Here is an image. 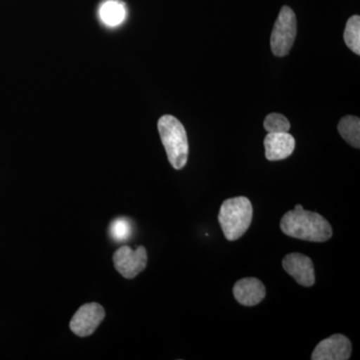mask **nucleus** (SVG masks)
Instances as JSON below:
<instances>
[{
    "mask_svg": "<svg viewBox=\"0 0 360 360\" xmlns=\"http://www.w3.org/2000/svg\"><path fill=\"white\" fill-rule=\"evenodd\" d=\"M132 231H134L132 222L129 219H124V217L116 219L110 224V232L111 238L117 241V243L129 240L131 238Z\"/></svg>",
    "mask_w": 360,
    "mask_h": 360,
    "instance_id": "4468645a",
    "label": "nucleus"
},
{
    "mask_svg": "<svg viewBox=\"0 0 360 360\" xmlns=\"http://www.w3.org/2000/svg\"><path fill=\"white\" fill-rule=\"evenodd\" d=\"M105 317V311L96 302L82 305L73 315L70 321V329L75 335L86 338L91 335Z\"/></svg>",
    "mask_w": 360,
    "mask_h": 360,
    "instance_id": "423d86ee",
    "label": "nucleus"
},
{
    "mask_svg": "<svg viewBox=\"0 0 360 360\" xmlns=\"http://www.w3.org/2000/svg\"><path fill=\"white\" fill-rule=\"evenodd\" d=\"M113 264L124 278H134L148 265V252L146 248L139 246L137 250H134L129 246H122L113 255Z\"/></svg>",
    "mask_w": 360,
    "mask_h": 360,
    "instance_id": "39448f33",
    "label": "nucleus"
},
{
    "mask_svg": "<svg viewBox=\"0 0 360 360\" xmlns=\"http://www.w3.org/2000/svg\"><path fill=\"white\" fill-rule=\"evenodd\" d=\"M281 229L285 236L310 243H324L333 233L328 220L319 213L303 210L302 205L283 215Z\"/></svg>",
    "mask_w": 360,
    "mask_h": 360,
    "instance_id": "f257e3e1",
    "label": "nucleus"
},
{
    "mask_svg": "<svg viewBox=\"0 0 360 360\" xmlns=\"http://www.w3.org/2000/svg\"><path fill=\"white\" fill-rule=\"evenodd\" d=\"M284 270L295 279L296 283L304 288H310L315 283L314 262L307 255L293 252L283 260Z\"/></svg>",
    "mask_w": 360,
    "mask_h": 360,
    "instance_id": "6e6552de",
    "label": "nucleus"
},
{
    "mask_svg": "<svg viewBox=\"0 0 360 360\" xmlns=\"http://www.w3.org/2000/svg\"><path fill=\"white\" fill-rule=\"evenodd\" d=\"M158 127L170 165L175 169H182L186 167L189 153L186 129L172 115H163L160 117Z\"/></svg>",
    "mask_w": 360,
    "mask_h": 360,
    "instance_id": "7ed1b4c3",
    "label": "nucleus"
},
{
    "mask_svg": "<svg viewBox=\"0 0 360 360\" xmlns=\"http://www.w3.org/2000/svg\"><path fill=\"white\" fill-rule=\"evenodd\" d=\"M233 295L240 304L255 307L264 300L266 290L264 283L255 277L243 278L234 284Z\"/></svg>",
    "mask_w": 360,
    "mask_h": 360,
    "instance_id": "9d476101",
    "label": "nucleus"
},
{
    "mask_svg": "<svg viewBox=\"0 0 360 360\" xmlns=\"http://www.w3.org/2000/svg\"><path fill=\"white\" fill-rule=\"evenodd\" d=\"M264 148L267 160H285L295 151V139L288 132L269 134L265 136Z\"/></svg>",
    "mask_w": 360,
    "mask_h": 360,
    "instance_id": "1a4fd4ad",
    "label": "nucleus"
},
{
    "mask_svg": "<svg viewBox=\"0 0 360 360\" xmlns=\"http://www.w3.org/2000/svg\"><path fill=\"white\" fill-rule=\"evenodd\" d=\"M345 44L350 51H354L357 56L360 54V18L354 15L347 20L345 26Z\"/></svg>",
    "mask_w": 360,
    "mask_h": 360,
    "instance_id": "ddd939ff",
    "label": "nucleus"
},
{
    "mask_svg": "<svg viewBox=\"0 0 360 360\" xmlns=\"http://www.w3.org/2000/svg\"><path fill=\"white\" fill-rule=\"evenodd\" d=\"M253 208L250 200L245 196L229 198L222 203L219 221L225 238L238 240L250 229L252 222Z\"/></svg>",
    "mask_w": 360,
    "mask_h": 360,
    "instance_id": "f03ea898",
    "label": "nucleus"
},
{
    "mask_svg": "<svg viewBox=\"0 0 360 360\" xmlns=\"http://www.w3.org/2000/svg\"><path fill=\"white\" fill-rule=\"evenodd\" d=\"M264 125L269 134L288 132L290 129V120L281 113H270L265 117Z\"/></svg>",
    "mask_w": 360,
    "mask_h": 360,
    "instance_id": "2eb2a0df",
    "label": "nucleus"
},
{
    "mask_svg": "<svg viewBox=\"0 0 360 360\" xmlns=\"http://www.w3.org/2000/svg\"><path fill=\"white\" fill-rule=\"evenodd\" d=\"M297 33V21L292 9L283 6L274 25L270 37L272 53L278 58L288 56L295 44Z\"/></svg>",
    "mask_w": 360,
    "mask_h": 360,
    "instance_id": "20e7f679",
    "label": "nucleus"
},
{
    "mask_svg": "<svg viewBox=\"0 0 360 360\" xmlns=\"http://www.w3.org/2000/svg\"><path fill=\"white\" fill-rule=\"evenodd\" d=\"M101 20L108 26H117L124 20L127 11L123 4L117 0L104 2L99 9Z\"/></svg>",
    "mask_w": 360,
    "mask_h": 360,
    "instance_id": "f8f14e48",
    "label": "nucleus"
},
{
    "mask_svg": "<svg viewBox=\"0 0 360 360\" xmlns=\"http://www.w3.org/2000/svg\"><path fill=\"white\" fill-rule=\"evenodd\" d=\"M338 132L348 144L360 148V120L356 116L347 115L338 123Z\"/></svg>",
    "mask_w": 360,
    "mask_h": 360,
    "instance_id": "9b49d317",
    "label": "nucleus"
},
{
    "mask_svg": "<svg viewBox=\"0 0 360 360\" xmlns=\"http://www.w3.org/2000/svg\"><path fill=\"white\" fill-rule=\"evenodd\" d=\"M352 342L347 336L333 335L321 340L312 352V360H347L352 355Z\"/></svg>",
    "mask_w": 360,
    "mask_h": 360,
    "instance_id": "0eeeda50",
    "label": "nucleus"
}]
</instances>
